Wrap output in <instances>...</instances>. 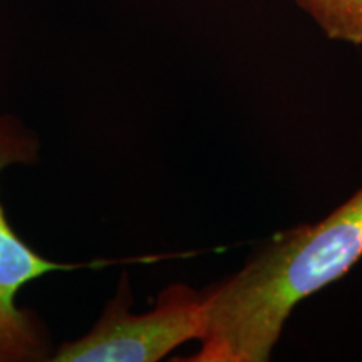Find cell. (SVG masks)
<instances>
[{
  "mask_svg": "<svg viewBox=\"0 0 362 362\" xmlns=\"http://www.w3.org/2000/svg\"><path fill=\"white\" fill-rule=\"evenodd\" d=\"M362 259V188L314 225L285 232L205 296L192 362H265L293 307Z\"/></svg>",
  "mask_w": 362,
  "mask_h": 362,
  "instance_id": "6da1fadb",
  "label": "cell"
},
{
  "mask_svg": "<svg viewBox=\"0 0 362 362\" xmlns=\"http://www.w3.org/2000/svg\"><path fill=\"white\" fill-rule=\"evenodd\" d=\"M40 139L17 116L0 115V176L16 165H35ZM111 260L61 264L34 250L8 221L0 202V362L51 361L52 344L47 325L37 312L19 305L25 285L52 272L104 267Z\"/></svg>",
  "mask_w": 362,
  "mask_h": 362,
  "instance_id": "7a4b0ae2",
  "label": "cell"
},
{
  "mask_svg": "<svg viewBox=\"0 0 362 362\" xmlns=\"http://www.w3.org/2000/svg\"><path fill=\"white\" fill-rule=\"evenodd\" d=\"M128 277L94 327L52 352L54 362H156L188 341H200L205 330V296L185 285H171L155 307L133 314Z\"/></svg>",
  "mask_w": 362,
  "mask_h": 362,
  "instance_id": "3957f363",
  "label": "cell"
},
{
  "mask_svg": "<svg viewBox=\"0 0 362 362\" xmlns=\"http://www.w3.org/2000/svg\"><path fill=\"white\" fill-rule=\"evenodd\" d=\"M332 40L362 45V0H296Z\"/></svg>",
  "mask_w": 362,
  "mask_h": 362,
  "instance_id": "277c9868",
  "label": "cell"
}]
</instances>
